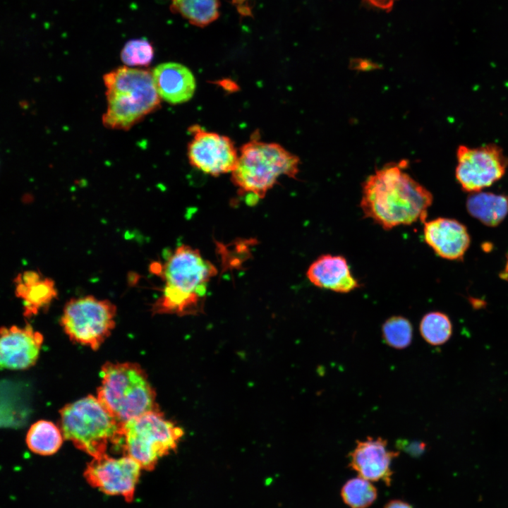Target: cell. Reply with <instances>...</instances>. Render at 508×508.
<instances>
[{
    "instance_id": "obj_28",
    "label": "cell",
    "mask_w": 508,
    "mask_h": 508,
    "mask_svg": "<svg viewBox=\"0 0 508 508\" xmlns=\"http://www.w3.org/2000/svg\"><path fill=\"white\" fill-rule=\"evenodd\" d=\"M506 258H507V261H506V264H505V267H504V270L502 271V272L500 274V277L503 279L508 280V252L507 253Z\"/></svg>"
},
{
    "instance_id": "obj_27",
    "label": "cell",
    "mask_w": 508,
    "mask_h": 508,
    "mask_svg": "<svg viewBox=\"0 0 508 508\" xmlns=\"http://www.w3.org/2000/svg\"><path fill=\"white\" fill-rule=\"evenodd\" d=\"M384 508H413L409 503L400 500H392L389 501Z\"/></svg>"
},
{
    "instance_id": "obj_24",
    "label": "cell",
    "mask_w": 508,
    "mask_h": 508,
    "mask_svg": "<svg viewBox=\"0 0 508 508\" xmlns=\"http://www.w3.org/2000/svg\"><path fill=\"white\" fill-rule=\"evenodd\" d=\"M154 48L146 39L128 41L121 52V59L129 66H146L152 61Z\"/></svg>"
},
{
    "instance_id": "obj_12",
    "label": "cell",
    "mask_w": 508,
    "mask_h": 508,
    "mask_svg": "<svg viewBox=\"0 0 508 508\" xmlns=\"http://www.w3.org/2000/svg\"><path fill=\"white\" fill-rule=\"evenodd\" d=\"M355 447L349 454V466L358 476L370 481H382L386 485L392 483V460L399 452L389 450L386 440L368 437L356 440Z\"/></svg>"
},
{
    "instance_id": "obj_17",
    "label": "cell",
    "mask_w": 508,
    "mask_h": 508,
    "mask_svg": "<svg viewBox=\"0 0 508 508\" xmlns=\"http://www.w3.org/2000/svg\"><path fill=\"white\" fill-rule=\"evenodd\" d=\"M13 282L16 296L22 300L23 314L28 318L47 309L57 297L55 282L40 272L27 270L19 273Z\"/></svg>"
},
{
    "instance_id": "obj_21",
    "label": "cell",
    "mask_w": 508,
    "mask_h": 508,
    "mask_svg": "<svg viewBox=\"0 0 508 508\" xmlns=\"http://www.w3.org/2000/svg\"><path fill=\"white\" fill-rule=\"evenodd\" d=\"M420 332L424 340L433 346L446 343L452 334V325L449 317L439 311L426 313L420 322Z\"/></svg>"
},
{
    "instance_id": "obj_19",
    "label": "cell",
    "mask_w": 508,
    "mask_h": 508,
    "mask_svg": "<svg viewBox=\"0 0 508 508\" xmlns=\"http://www.w3.org/2000/svg\"><path fill=\"white\" fill-rule=\"evenodd\" d=\"M63 435L53 423L48 421H38L33 423L26 436L28 448L40 455H51L56 453L63 442Z\"/></svg>"
},
{
    "instance_id": "obj_14",
    "label": "cell",
    "mask_w": 508,
    "mask_h": 508,
    "mask_svg": "<svg viewBox=\"0 0 508 508\" xmlns=\"http://www.w3.org/2000/svg\"><path fill=\"white\" fill-rule=\"evenodd\" d=\"M423 236L437 255L449 260H463L471 243L466 226L456 219L446 217L425 222Z\"/></svg>"
},
{
    "instance_id": "obj_11",
    "label": "cell",
    "mask_w": 508,
    "mask_h": 508,
    "mask_svg": "<svg viewBox=\"0 0 508 508\" xmlns=\"http://www.w3.org/2000/svg\"><path fill=\"white\" fill-rule=\"evenodd\" d=\"M143 467L131 456L114 458L102 455L94 457L85 472L92 485L105 494L124 497L134 495Z\"/></svg>"
},
{
    "instance_id": "obj_25",
    "label": "cell",
    "mask_w": 508,
    "mask_h": 508,
    "mask_svg": "<svg viewBox=\"0 0 508 508\" xmlns=\"http://www.w3.org/2000/svg\"><path fill=\"white\" fill-rule=\"evenodd\" d=\"M397 0H363L368 6L372 7L386 11L387 12L390 11Z\"/></svg>"
},
{
    "instance_id": "obj_2",
    "label": "cell",
    "mask_w": 508,
    "mask_h": 508,
    "mask_svg": "<svg viewBox=\"0 0 508 508\" xmlns=\"http://www.w3.org/2000/svg\"><path fill=\"white\" fill-rule=\"evenodd\" d=\"M162 277L163 292L152 306L154 314L197 315L203 310L208 284L215 267L198 249L181 245L169 252L164 264L152 266Z\"/></svg>"
},
{
    "instance_id": "obj_18",
    "label": "cell",
    "mask_w": 508,
    "mask_h": 508,
    "mask_svg": "<svg viewBox=\"0 0 508 508\" xmlns=\"http://www.w3.org/2000/svg\"><path fill=\"white\" fill-rule=\"evenodd\" d=\"M468 213L484 225L496 226L508 214V195L488 192L473 193L468 197Z\"/></svg>"
},
{
    "instance_id": "obj_16",
    "label": "cell",
    "mask_w": 508,
    "mask_h": 508,
    "mask_svg": "<svg viewBox=\"0 0 508 508\" xmlns=\"http://www.w3.org/2000/svg\"><path fill=\"white\" fill-rule=\"evenodd\" d=\"M159 97L171 104L190 99L195 90V80L184 65L167 62L157 66L152 71Z\"/></svg>"
},
{
    "instance_id": "obj_1",
    "label": "cell",
    "mask_w": 508,
    "mask_h": 508,
    "mask_svg": "<svg viewBox=\"0 0 508 508\" xmlns=\"http://www.w3.org/2000/svg\"><path fill=\"white\" fill-rule=\"evenodd\" d=\"M407 163L387 164L363 182L361 208L385 230L424 222L433 195L404 171Z\"/></svg>"
},
{
    "instance_id": "obj_6",
    "label": "cell",
    "mask_w": 508,
    "mask_h": 508,
    "mask_svg": "<svg viewBox=\"0 0 508 508\" xmlns=\"http://www.w3.org/2000/svg\"><path fill=\"white\" fill-rule=\"evenodd\" d=\"M60 429L66 440L93 457L106 454L109 444L123 438V425L92 395L60 411Z\"/></svg>"
},
{
    "instance_id": "obj_4",
    "label": "cell",
    "mask_w": 508,
    "mask_h": 508,
    "mask_svg": "<svg viewBox=\"0 0 508 508\" xmlns=\"http://www.w3.org/2000/svg\"><path fill=\"white\" fill-rule=\"evenodd\" d=\"M299 158L275 143H265L253 138L240 149L231 181L242 195L260 199L283 175L296 178Z\"/></svg>"
},
{
    "instance_id": "obj_22",
    "label": "cell",
    "mask_w": 508,
    "mask_h": 508,
    "mask_svg": "<svg viewBox=\"0 0 508 508\" xmlns=\"http://www.w3.org/2000/svg\"><path fill=\"white\" fill-rule=\"evenodd\" d=\"M341 496L351 508H368L376 500L377 491L371 481L358 476L344 483Z\"/></svg>"
},
{
    "instance_id": "obj_15",
    "label": "cell",
    "mask_w": 508,
    "mask_h": 508,
    "mask_svg": "<svg viewBox=\"0 0 508 508\" xmlns=\"http://www.w3.org/2000/svg\"><path fill=\"white\" fill-rule=\"evenodd\" d=\"M306 276L315 286L337 293H349L360 286L341 255H320L310 265Z\"/></svg>"
},
{
    "instance_id": "obj_9",
    "label": "cell",
    "mask_w": 508,
    "mask_h": 508,
    "mask_svg": "<svg viewBox=\"0 0 508 508\" xmlns=\"http://www.w3.org/2000/svg\"><path fill=\"white\" fill-rule=\"evenodd\" d=\"M456 160V179L463 190L472 193L499 181L508 167V158L495 144L477 147L459 145Z\"/></svg>"
},
{
    "instance_id": "obj_20",
    "label": "cell",
    "mask_w": 508,
    "mask_h": 508,
    "mask_svg": "<svg viewBox=\"0 0 508 508\" xmlns=\"http://www.w3.org/2000/svg\"><path fill=\"white\" fill-rule=\"evenodd\" d=\"M171 8L198 27L209 25L219 15V0H171Z\"/></svg>"
},
{
    "instance_id": "obj_3",
    "label": "cell",
    "mask_w": 508,
    "mask_h": 508,
    "mask_svg": "<svg viewBox=\"0 0 508 508\" xmlns=\"http://www.w3.org/2000/svg\"><path fill=\"white\" fill-rule=\"evenodd\" d=\"M103 79L107 109L102 123L109 128L128 130L159 107L161 98L147 70L123 66Z\"/></svg>"
},
{
    "instance_id": "obj_5",
    "label": "cell",
    "mask_w": 508,
    "mask_h": 508,
    "mask_svg": "<svg viewBox=\"0 0 508 508\" xmlns=\"http://www.w3.org/2000/svg\"><path fill=\"white\" fill-rule=\"evenodd\" d=\"M97 399L122 425L157 410L156 394L144 370L135 363H106Z\"/></svg>"
},
{
    "instance_id": "obj_26",
    "label": "cell",
    "mask_w": 508,
    "mask_h": 508,
    "mask_svg": "<svg viewBox=\"0 0 508 508\" xmlns=\"http://www.w3.org/2000/svg\"><path fill=\"white\" fill-rule=\"evenodd\" d=\"M426 447L424 442H411L405 448V450L409 452L412 456H419L423 453Z\"/></svg>"
},
{
    "instance_id": "obj_10",
    "label": "cell",
    "mask_w": 508,
    "mask_h": 508,
    "mask_svg": "<svg viewBox=\"0 0 508 508\" xmlns=\"http://www.w3.org/2000/svg\"><path fill=\"white\" fill-rule=\"evenodd\" d=\"M189 131L192 139L188 144L187 156L193 167L214 176L232 172L238 153L230 138L207 131L199 125H193Z\"/></svg>"
},
{
    "instance_id": "obj_7",
    "label": "cell",
    "mask_w": 508,
    "mask_h": 508,
    "mask_svg": "<svg viewBox=\"0 0 508 508\" xmlns=\"http://www.w3.org/2000/svg\"><path fill=\"white\" fill-rule=\"evenodd\" d=\"M183 435V430L159 409L123 425L122 440L127 455L145 469H152L161 457L174 451Z\"/></svg>"
},
{
    "instance_id": "obj_23",
    "label": "cell",
    "mask_w": 508,
    "mask_h": 508,
    "mask_svg": "<svg viewBox=\"0 0 508 508\" xmlns=\"http://www.w3.org/2000/svg\"><path fill=\"white\" fill-rule=\"evenodd\" d=\"M382 334L385 344L397 349H403L411 343L413 327L407 318L392 316L383 323Z\"/></svg>"
},
{
    "instance_id": "obj_13",
    "label": "cell",
    "mask_w": 508,
    "mask_h": 508,
    "mask_svg": "<svg viewBox=\"0 0 508 508\" xmlns=\"http://www.w3.org/2000/svg\"><path fill=\"white\" fill-rule=\"evenodd\" d=\"M43 342L42 334L26 324L24 327H1L0 339L1 367L23 370L37 361Z\"/></svg>"
},
{
    "instance_id": "obj_8",
    "label": "cell",
    "mask_w": 508,
    "mask_h": 508,
    "mask_svg": "<svg viewBox=\"0 0 508 508\" xmlns=\"http://www.w3.org/2000/svg\"><path fill=\"white\" fill-rule=\"evenodd\" d=\"M116 306L92 295L72 298L65 304L61 324L73 341L96 350L115 327Z\"/></svg>"
}]
</instances>
